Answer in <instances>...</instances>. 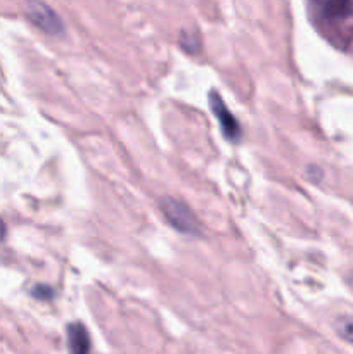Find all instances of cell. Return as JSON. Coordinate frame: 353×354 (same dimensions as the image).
<instances>
[{"instance_id": "6da1fadb", "label": "cell", "mask_w": 353, "mask_h": 354, "mask_svg": "<svg viewBox=\"0 0 353 354\" xmlns=\"http://www.w3.org/2000/svg\"><path fill=\"white\" fill-rule=\"evenodd\" d=\"M318 21L332 38L348 41L353 35V0H311Z\"/></svg>"}, {"instance_id": "7a4b0ae2", "label": "cell", "mask_w": 353, "mask_h": 354, "mask_svg": "<svg viewBox=\"0 0 353 354\" xmlns=\"http://www.w3.org/2000/svg\"><path fill=\"white\" fill-rule=\"evenodd\" d=\"M159 209H161L165 220L180 234L197 235L201 232L199 220L194 211L182 201L175 199V197H165L159 203Z\"/></svg>"}, {"instance_id": "3957f363", "label": "cell", "mask_w": 353, "mask_h": 354, "mask_svg": "<svg viewBox=\"0 0 353 354\" xmlns=\"http://www.w3.org/2000/svg\"><path fill=\"white\" fill-rule=\"evenodd\" d=\"M26 16L31 23L47 35H62L64 33V24L61 17L55 14L54 9L40 0H28L26 3Z\"/></svg>"}, {"instance_id": "277c9868", "label": "cell", "mask_w": 353, "mask_h": 354, "mask_svg": "<svg viewBox=\"0 0 353 354\" xmlns=\"http://www.w3.org/2000/svg\"><path fill=\"white\" fill-rule=\"evenodd\" d=\"M210 107L211 111H213V114L217 116L218 123H220V128L221 131H224L225 138L227 140H232V142H237L239 138H241V124L237 123V120H235L234 114L230 113V111L227 109V106H225L224 99L220 97V93L218 92H211L210 93Z\"/></svg>"}, {"instance_id": "5b68a950", "label": "cell", "mask_w": 353, "mask_h": 354, "mask_svg": "<svg viewBox=\"0 0 353 354\" xmlns=\"http://www.w3.org/2000/svg\"><path fill=\"white\" fill-rule=\"evenodd\" d=\"M68 348L69 354H89L90 337L82 324H71L68 327Z\"/></svg>"}, {"instance_id": "8992f818", "label": "cell", "mask_w": 353, "mask_h": 354, "mask_svg": "<svg viewBox=\"0 0 353 354\" xmlns=\"http://www.w3.org/2000/svg\"><path fill=\"white\" fill-rule=\"evenodd\" d=\"M334 328L338 332V335L341 339H345L346 342L353 344V317L350 315H343V317L336 318Z\"/></svg>"}, {"instance_id": "52a82bcc", "label": "cell", "mask_w": 353, "mask_h": 354, "mask_svg": "<svg viewBox=\"0 0 353 354\" xmlns=\"http://www.w3.org/2000/svg\"><path fill=\"white\" fill-rule=\"evenodd\" d=\"M180 45H182L187 52H190V54H196L201 48L199 38H197V35L190 33V31H182V35H180Z\"/></svg>"}, {"instance_id": "ba28073f", "label": "cell", "mask_w": 353, "mask_h": 354, "mask_svg": "<svg viewBox=\"0 0 353 354\" xmlns=\"http://www.w3.org/2000/svg\"><path fill=\"white\" fill-rule=\"evenodd\" d=\"M33 296L38 297V299L47 301V299H52V296H54V290L47 286H37L33 289Z\"/></svg>"}, {"instance_id": "9c48e42d", "label": "cell", "mask_w": 353, "mask_h": 354, "mask_svg": "<svg viewBox=\"0 0 353 354\" xmlns=\"http://www.w3.org/2000/svg\"><path fill=\"white\" fill-rule=\"evenodd\" d=\"M3 235H6V225H3V221L0 220V241L3 239Z\"/></svg>"}, {"instance_id": "30bf717a", "label": "cell", "mask_w": 353, "mask_h": 354, "mask_svg": "<svg viewBox=\"0 0 353 354\" xmlns=\"http://www.w3.org/2000/svg\"><path fill=\"white\" fill-rule=\"evenodd\" d=\"M348 282H350V286H352V287H353V273H352V275H350V279H348Z\"/></svg>"}]
</instances>
